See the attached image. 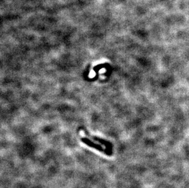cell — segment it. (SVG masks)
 <instances>
[{
    "label": "cell",
    "mask_w": 189,
    "mask_h": 188,
    "mask_svg": "<svg viewBox=\"0 0 189 188\" xmlns=\"http://www.w3.org/2000/svg\"><path fill=\"white\" fill-rule=\"evenodd\" d=\"M82 141H83V142H84L86 144L88 145L89 146L92 147L93 148H96V149L98 150H99V151H101V152H106V153L107 154V155H108V153H107L106 151H105L102 148V147L101 146H100V145H96V144H94V143L91 142V141H89V140L86 139H82Z\"/></svg>",
    "instance_id": "1"
}]
</instances>
